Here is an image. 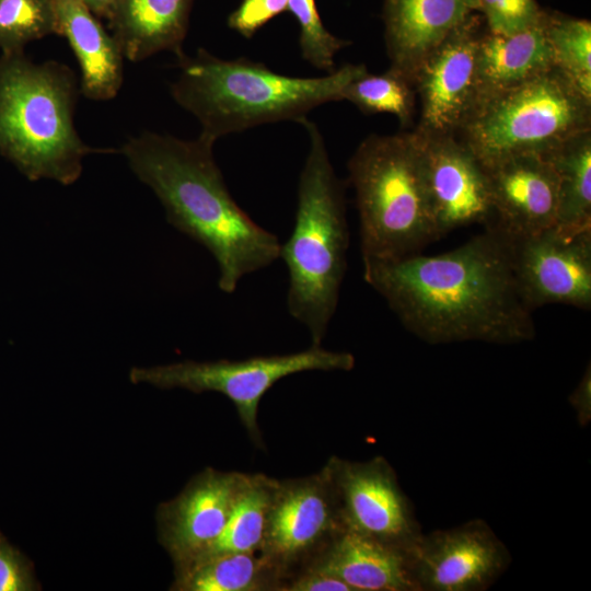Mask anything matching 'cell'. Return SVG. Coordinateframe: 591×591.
Segmentation results:
<instances>
[{"label":"cell","mask_w":591,"mask_h":591,"mask_svg":"<svg viewBox=\"0 0 591 591\" xmlns=\"http://www.w3.org/2000/svg\"><path fill=\"white\" fill-rule=\"evenodd\" d=\"M363 279L409 332L430 344H515L535 336L510 245L490 229L439 255L363 263Z\"/></svg>","instance_id":"obj_1"},{"label":"cell","mask_w":591,"mask_h":591,"mask_svg":"<svg viewBox=\"0 0 591 591\" xmlns=\"http://www.w3.org/2000/svg\"><path fill=\"white\" fill-rule=\"evenodd\" d=\"M215 142L146 131L120 152L140 182L155 194L175 229L215 258L218 287L233 293L247 275L280 257L281 243L231 196L213 158Z\"/></svg>","instance_id":"obj_2"},{"label":"cell","mask_w":591,"mask_h":591,"mask_svg":"<svg viewBox=\"0 0 591 591\" xmlns=\"http://www.w3.org/2000/svg\"><path fill=\"white\" fill-rule=\"evenodd\" d=\"M174 101L200 124V137L219 138L259 125L300 121L317 106L341 101L344 89L367 71L348 63L322 77L278 73L246 58L221 59L204 48L177 56Z\"/></svg>","instance_id":"obj_3"},{"label":"cell","mask_w":591,"mask_h":591,"mask_svg":"<svg viewBox=\"0 0 591 591\" xmlns=\"http://www.w3.org/2000/svg\"><path fill=\"white\" fill-rule=\"evenodd\" d=\"M309 136L300 173L294 223L280 246L288 270L287 309L321 346L336 312L347 267L349 232L343 183L332 165L324 137L315 123L299 121Z\"/></svg>","instance_id":"obj_4"},{"label":"cell","mask_w":591,"mask_h":591,"mask_svg":"<svg viewBox=\"0 0 591 591\" xmlns=\"http://www.w3.org/2000/svg\"><path fill=\"white\" fill-rule=\"evenodd\" d=\"M80 84L57 61L34 62L24 51L0 56V154L28 181L71 185L93 149L74 126Z\"/></svg>","instance_id":"obj_5"},{"label":"cell","mask_w":591,"mask_h":591,"mask_svg":"<svg viewBox=\"0 0 591 591\" xmlns=\"http://www.w3.org/2000/svg\"><path fill=\"white\" fill-rule=\"evenodd\" d=\"M362 263L397 259L439 237L413 130L371 135L348 162Z\"/></svg>","instance_id":"obj_6"},{"label":"cell","mask_w":591,"mask_h":591,"mask_svg":"<svg viewBox=\"0 0 591 591\" xmlns=\"http://www.w3.org/2000/svg\"><path fill=\"white\" fill-rule=\"evenodd\" d=\"M591 129V99L556 67L479 101L456 132L484 166L545 154Z\"/></svg>","instance_id":"obj_7"},{"label":"cell","mask_w":591,"mask_h":591,"mask_svg":"<svg viewBox=\"0 0 591 591\" xmlns=\"http://www.w3.org/2000/svg\"><path fill=\"white\" fill-rule=\"evenodd\" d=\"M355 357L312 345L288 355L256 356L240 360L182 361L150 368H132L135 384L147 383L160 389H184L194 393L217 392L234 405L252 440L262 445L257 424L258 406L279 380L305 371H349Z\"/></svg>","instance_id":"obj_8"},{"label":"cell","mask_w":591,"mask_h":591,"mask_svg":"<svg viewBox=\"0 0 591 591\" xmlns=\"http://www.w3.org/2000/svg\"><path fill=\"white\" fill-rule=\"evenodd\" d=\"M344 530L324 467L314 475L278 480L259 553L279 577V591L310 567Z\"/></svg>","instance_id":"obj_9"},{"label":"cell","mask_w":591,"mask_h":591,"mask_svg":"<svg viewBox=\"0 0 591 591\" xmlns=\"http://www.w3.org/2000/svg\"><path fill=\"white\" fill-rule=\"evenodd\" d=\"M347 531L408 553L421 534L409 498L383 457L349 461L332 456L324 466Z\"/></svg>","instance_id":"obj_10"},{"label":"cell","mask_w":591,"mask_h":591,"mask_svg":"<svg viewBox=\"0 0 591 591\" xmlns=\"http://www.w3.org/2000/svg\"><path fill=\"white\" fill-rule=\"evenodd\" d=\"M510 563L509 549L482 519L422 533L408 552L416 591H484Z\"/></svg>","instance_id":"obj_11"},{"label":"cell","mask_w":591,"mask_h":591,"mask_svg":"<svg viewBox=\"0 0 591 591\" xmlns=\"http://www.w3.org/2000/svg\"><path fill=\"white\" fill-rule=\"evenodd\" d=\"M485 23L478 12L457 25L418 66L413 84L421 137L455 136L477 99L476 47Z\"/></svg>","instance_id":"obj_12"},{"label":"cell","mask_w":591,"mask_h":591,"mask_svg":"<svg viewBox=\"0 0 591 591\" xmlns=\"http://www.w3.org/2000/svg\"><path fill=\"white\" fill-rule=\"evenodd\" d=\"M508 243L514 278L532 310L546 304L590 309L591 229L571 231L554 225Z\"/></svg>","instance_id":"obj_13"},{"label":"cell","mask_w":591,"mask_h":591,"mask_svg":"<svg viewBox=\"0 0 591 591\" xmlns=\"http://www.w3.org/2000/svg\"><path fill=\"white\" fill-rule=\"evenodd\" d=\"M419 137L425 183L439 237L472 223L486 224L490 193L483 163L456 136Z\"/></svg>","instance_id":"obj_14"},{"label":"cell","mask_w":591,"mask_h":591,"mask_svg":"<svg viewBox=\"0 0 591 591\" xmlns=\"http://www.w3.org/2000/svg\"><path fill=\"white\" fill-rule=\"evenodd\" d=\"M485 167L490 193L487 229L513 242L556 224L558 181L545 157L520 154Z\"/></svg>","instance_id":"obj_15"},{"label":"cell","mask_w":591,"mask_h":591,"mask_svg":"<svg viewBox=\"0 0 591 591\" xmlns=\"http://www.w3.org/2000/svg\"><path fill=\"white\" fill-rule=\"evenodd\" d=\"M248 476L207 468L161 508V540L176 569L194 561L220 536Z\"/></svg>","instance_id":"obj_16"},{"label":"cell","mask_w":591,"mask_h":591,"mask_svg":"<svg viewBox=\"0 0 591 591\" xmlns=\"http://www.w3.org/2000/svg\"><path fill=\"white\" fill-rule=\"evenodd\" d=\"M474 12L477 0H384L390 67L413 82L421 61Z\"/></svg>","instance_id":"obj_17"},{"label":"cell","mask_w":591,"mask_h":591,"mask_svg":"<svg viewBox=\"0 0 591 591\" xmlns=\"http://www.w3.org/2000/svg\"><path fill=\"white\" fill-rule=\"evenodd\" d=\"M54 8L56 34L66 37L79 63L80 92L93 101L114 99L125 58L114 36L81 0H54Z\"/></svg>","instance_id":"obj_18"},{"label":"cell","mask_w":591,"mask_h":591,"mask_svg":"<svg viewBox=\"0 0 591 591\" xmlns=\"http://www.w3.org/2000/svg\"><path fill=\"white\" fill-rule=\"evenodd\" d=\"M306 569L332 575L351 591H416L408 553L347 530Z\"/></svg>","instance_id":"obj_19"},{"label":"cell","mask_w":591,"mask_h":591,"mask_svg":"<svg viewBox=\"0 0 591 591\" xmlns=\"http://www.w3.org/2000/svg\"><path fill=\"white\" fill-rule=\"evenodd\" d=\"M194 0H117L109 16L124 57L141 61L160 51L179 56Z\"/></svg>","instance_id":"obj_20"},{"label":"cell","mask_w":591,"mask_h":591,"mask_svg":"<svg viewBox=\"0 0 591 591\" xmlns=\"http://www.w3.org/2000/svg\"><path fill=\"white\" fill-rule=\"evenodd\" d=\"M552 67L554 65L544 21L515 34L495 33L484 26L476 47V104Z\"/></svg>","instance_id":"obj_21"},{"label":"cell","mask_w":591,"mask_h":591,"mask_svg":"<svg viewBox=\"0 0 591 591\" xmlns=\"http://www.w3.org/2000/svg\"><path fill=\"white\" fill-rule=\"evenodd\" d=\"M558 181L556 227L591 229V129L581 131L543 154Z\"/></svg>","instance_id":"obj_22"},{"label":"cell","mask_w":591,"mask_h":591,"mask_svg":"<svg viewBox=\"0 0 591 591\" xmlns=\"http://www.w3.org/2000/svg\"><path fill=\"white\" fill-rule=\"evenodd\" d=\"M280 579L259 552L219 555L176 569L181 591H279Z\"/></svg>","instance_id":"obj_23"},{"label":"cell","mask_w":591,"mask_h":591,"mask_svg":"<svg viewBox=\"0 0 591 591\" xmlns=\"http://www.w3.org/2000/svg\"><path fill=\"white\" fill-rule=\"evenodd\" d=\"M278 480L262 473L250 474L220 536L188 565L219 555L259 552Z\"/></svg>","instance_id":"obj_24"},{"label":"cell","mask_w":591,"mask_h":591,"mask_svg":"<svg viewBox=\"0 0 591 591\" xmlns=\"http://www.w3.org/2000/svg\"><path fill=\"white\" fill-rule=\"evenodd\" d=\"M341 101H348L364 114L394 115L408 128L417 112V95L413 82L393 68L373 74L368 70L347 84Z\"/></svg>","instance_id":"obj_25"},{"label":"cell","mask_w":591,"mask_h":591,"mask_svg":"<svg viewBox=\"0 0 591 591\" xmlns=\"http://www.w3.org/2000/svg\"><path fill=\"white\" fill-rule=\"evenodd\" d=\"M544 31L553 65L591 99V23L546 10Z\"/></svg>","instance_id":"obj_26"},{"label":"cell","mask_w":591,"mask_h":591,"mask_svg":"<svg viewBox=\"0 0 591 591\" xmlns=\"http://www.w3.org/2000/svg\"><path fill=\"white\" fill-rule=\"evenodd\" d=\"M56 33L54 0H0V49L24 51L31 42Z\"/></svg>","instance_id":"obj_27"},{"label":"cell","mask_w":591,"mask_h":591,"mask_svg":"<svg viewBox=\"0 0 591 591\" xmlns=\"http://www.w3.org/2000/svg\"><path fill=\"white\" fill-rule=\"evenodd\" d=\"M290 12L300 27V50L304 60L326 73L334 71L335 57L349 42L333 35L323 24L315 0H289Z\"/></svg>","instance_id":"obj_28"},{"label":"cell","mask_w":591,"mask_h":591,"mask_svg":"<svg viewBox=\"0 0 591 591\" xmlns=\"http://www.w3.org/2000/svg\"><path fill=\"white\" fill-rule=\"evenodd\" d=\"M487 30L515 34L543 23L546 10L536 0H477Z\"/></svg>","instance_id":"obj_29"},{"label":"cell","mask_w":591,"mask_h":591,"mask_svg":"<svg viewBox=\"0 0 591 591\" xmlns=\"http://www.w3.org/2000/svg\"><path fill=\"white\" fill-rule=\"evenodd\" d=\"M289 0H242L230 14L228 25L240 35L251 38L275 16L287 11Z\"/></svg>","instance_id":"obj_30"},{"label":"cell","mask_w":591,"mask_h":591,"mask_svg":"<svg viewBox=\"0 0 591 591\" xmlns=\"http://www.w3.org/2000/svg\"><path fill=\"white\" fill-rule=\"evenodd\" d=\"M281 591H351V589L332 575L305 569L292 577Z\"/></svg>","instance_id":"obj_31"},{"label":"cell","mask_w":591,"mask_h":591,"mask_svg":"<svg viewBox=\"0 0 591 591\" xmlns=\"http://www.w3.org/2000/svg\"><path fill=\"white\" fill-rule=\"evenodd\" d=\"M569 404L575 409L580 426H587L591 420V367L584 370L582 378L569 395Z\"/></svg>","instance_id":"obj_32"},{"label":"cell","mask_w":591,"mask_h":591,"mask_svg":"<svg viewBox=\"0 0 591 591\" xmlns=\"http://www.w3.org/2000/svg\"><path fill=\"white\" fill-rule=\"evenodd\" d=\"M24 587L18 563L9 552L0 549V591H16Z\"/></svg>","instance_id":"obj_33"},{"label":"cell","mask_w":591,"mask_h":591,"mask_svg":"<svg viewBox=\"0 0 591 591\" xmlns=\"http://www.w3.org/2000/svg\"><path fill=\"white\" fill-rule=\"evenodd\" d=\"M97 18L107 19L117 0H81Z\"/></svg>","instance_id":"obj_34"}]
</instances>
